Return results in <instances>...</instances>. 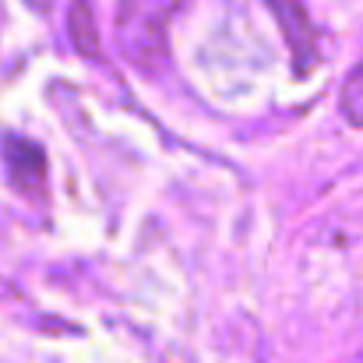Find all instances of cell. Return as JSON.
<instances>
[{
  "label": "cell",
  "instance_id": "cell-1",
  "mask_svg": "<svg viewBox=\"0 0 363 363\" xmlns=\"http://www.w3.org/2000/svg\"><path fill=\"white\" fill-rule=\"evenodd\" d=\"M187 0H121L117 35L127 60L141 71H155L166 60V32Z\"/></svg>",
  "mask_w": 363,
  "mask_h": 363
},
{
  "label": "cell",
  "instance_id": "cell-2",
  "mask_svg": "<svg viewBox=\"0 0 363 363\" xmlns=\"http://www.w3.org/2000/svg\"><path fill=\"white\" fill-rule=\"evenodd\" d=\"M4 166L11 173V184L21 194H39L46 184V155L35 141L7 134L4 138Z\"/></svg>",
  "mask_w": 363,
  "mask_h": 363
},
{
  "label": "cell",
  "instance_id": "cell-3",
  "mask_svg": "<svg viewBox=\"0 0 363 363\" xmlns=\"http://www.w3.org/2000/svg\"><path fill=\"white\" fill-rule=\"evenodd\" d=\"M71 35H74V43H78L82 53H89V57L99 53V39H96V25H92V7H89V0H74V7H71Z\"/></svg>",
  "mask_w": 363,
  "mask_h": 363
},
{
  "label": "cell",
  "instance_id": "cell-4",
  "mask_svg": "<svg viewBox=\"0 0 363 363\" xmlns=\"http://www.w3.org/2000/svg\"><path fill=\"white\" fill-rule=\"evenodd\" d=\"M342 113L350 117V123H363V60L342 89Z\"/></svg>",
  "mask_w": 363,
  "mask_h": 363
},
{
  "label": "cell",
  "instance_id": "cell-5",
  "mask_svg": "<svg viewBox=\"0 0 363 363\" xmlns=\"http://www.w3.org/2000/svg\"><path fill=\"white\" fill-rule=\"evenodd\" d=\"M28 4H32V7H39V11H50L57 0H28Z\"/></svg>",
  "mask_w": 363,
  "mask_h": 363
}]
</instances>
